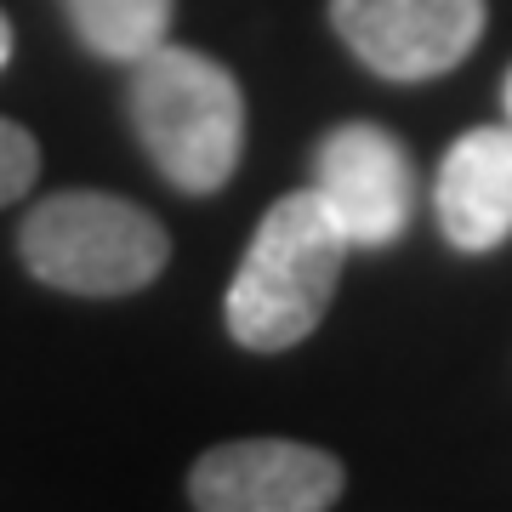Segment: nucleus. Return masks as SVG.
<instances>
[{
	"instance_id": "f257e3e1",
	"label": "nucleus",
	"mask_w": 512,
	"mask_h": 512,
	"mask_svg": "<svg viewBox=\"0 0 512 512\" xmlns=\"http://www.w3.org/2000/svg\"><path fill=\"white\" fill-rule=\"evenodd\" d=\"M348 251L353 245L342 222L330 217L313 188L274 200L228 279V302H222L228 336L245 353H285L308 342L342 285Z\"/></svg>"
},
{
	"instance_id": "f03ea898",
	"label": "nucleus",
	"mask_w": 512,
	"mask_h": 512,
	"mask_svg": "<svg viewBox=\"0 0 512 512\" xmlns=\"http://www.w3.org/2000/svg\"><path fill=\"white\" fill-rule=\"evenodd\" d=\"M131 126L171 188L217 194L239 171L245 148V97L217 57L160 40L131 63Z\"/></svg>"
},
{
	"instance_id": "7ed1b4c3",
	"label": "nucleus",
	"mask_w": 512,
	"mask_h": 512,
	"mask_svg": "<svg viewBox=\"0 0 512 512\" xmlns=\"http://www.w3.org/2000/svg\"><path fill=\"white\" fill-rule=\"evenodd\" d=\"M23 268L69 296H131L171 262V234L154 211L97 188H63L18 228Z\"/></svg>"
},
{
	"instance_id": "20e7f679",
	"label": "nucleus",
	"mask_w": 512,
	"mask_h": 512,
	"mask_svg": "<svg viewBox=\"0 0 512 512\" xmlns=\"http://www.w3.org/2000/svg\"><path fill=\"white\" fill-rule=\"evenodd\" d=\"M308 188L325 200V211L342 222L348 245L359 251L393 245L416 217V165L393 131L370 120H348L319 137Z\"/></svg>"
},
{
	"instance_id": "39448f33",
	"label": "nucleus",
	"mask_w": 512,
	"mask_h": 512,
	"mask_svg": "<svg viewBox=\"0 0 512 512\" xmlns=\"http://www.w3.org/2000/svg\"><path fill=\"white\" fill-rule=\"evenodd\" d=\"M484 0H330V23L370 74L433 80L478 46Z\"/></svg>"
},
{
	"instance_id": "423d86ee",
	"label": "nucleus",
	"mask_w": 512,
	"mask_h": 512,
	"mask_svg": "<svg viewBox=\"0 0 512 512\" xmlns=\"http://www.w3.org/2000/svg\"><path fill=\"white\" fill-rule=\"evenodd\" d=\"M342 461L302 439H228L188 473L205 512H325L342 501Z\"/></svg>"
},
{
	"instance_id": "0eeeda50",
	"label": "nucleus",
	"mask_w": 512,
	"mask_h": 512,
	"mask_svg": "<svg viewBox=\"0 0 512 512\" xmlns=\"http://www.w3.org/2000/svg\"><path fill=\"white\" fill-rule=\"evenodd\" d=\"M444 239L467 256L501 251L512 239V126H473L461 131L439 160L433 183Z\"/></svg>"
},
{
	"instance_id": "6e6552de",
	"label": "nucleus",
	"mask_w": 512,
	"mask_h": 512,
	"mask_svg": "<svg viewBox=\"0 0 512 512\" xmlns=\"http://www.w3.org/2000/svg\"><path fill=\"white\" fill-rule=\"evenodd\" d=\"M74 35L109 63H137L171 35V0H63Z\"/></svg>"
},
{
	"instance_id": "1a4fd4ad",
	"label": "nucleus",
	"mask_w": 512,
	"mask_h": 512,
	"mask_svg": "<svg viewBox=\"0 0 512 512\" xmlns=\"http://www.w3.org/2000/svg\"><path fill=\"white\" fill-rule=\"evenodd\" d=\"M40 177V143L29 137V126L0 114V205H18Z\"/></svg>"
},
{
	"instance_id": "9d476101",
	"label": "nucleus",
	"mask_w": 512,
	"mask_h": 512,
	"mask_svg": "<svg viewBox=\"0 0 512 512\" xmlns=\"http://www.w3.org/2000/svg\"><path fill=\"white\" fill-rule=\"evenodd\" d=\"M12 63V23H6V12H0V69Z\"/></svg>"
},
{
	"instance_id": "9b49d317",
	"label": "nucleus",
	"mask_w": 512,
	"mask_h": 512,
	"mask_svg": "<svg viewBox=\"0 0 512 512\" xmlns=\"http://www.w3.org/2000/svg\"><path fill=\"white\" fill-rule=\"evenodd\" d=\"M501 103H507V126H512V69H507V86H501Z\"/></svg>"
}]
</instances>
